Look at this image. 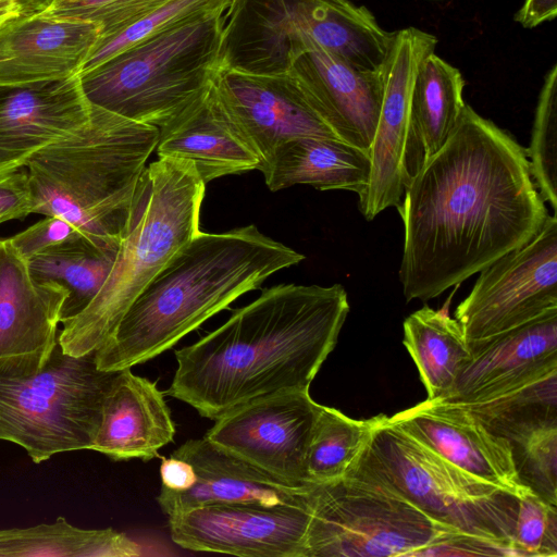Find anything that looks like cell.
<instances>
[{
	"mask_svg": "<svg viewBox=\"0 0 557 557\" xmlns=\"http://www.w3.org/2000/svg\"><path fill=\"white\" fill-rule=\"evenodd\" d=\"M66 288L35 277L28 262L0 239V372L39 370L58 343Z\"/></svg>",
	"mask_w": 557,
	"mask_h": 557,
	"instance_id": "obj_15",
	"label": "cell"
},
{
	"mask_svg": "<svg viewBox=\"0 0 557 557\" xmlns=\"http://www.w3.org/2000/svg\"><path fill=\"white\" fill-rule=\"evenodd\" d=\"M226 9L189 18L81 73L87 101L161 127L209 88L219 69Z\"/></svg>",
	"mask_w": 557,
	"mask_h": 557,
	"instance_id": "obj_7",
	"label": "cell"
},
{
	"mask_svg": "<svg viewBox=\"0 0 557 557\" xmlns=\"http://www.w3.org/2000/svg\"><path fill=\"white\" fill-rule=\"evenodd\" d=\"M448 399L475 403L557 370V310L491 338L471 350Z\"/></svg>",
	"mask_w": 557,
	"mask_h": 557,
	"instance_id": "obj_23",
	"label": "cell"
},
{
	"mask_svg": "<svg viewBox=\"0 0 557 557\" xmlns=\"http://www.w3.org/2000/svg\"><path fill=\"white\" fill-rule=\"evenodd\" d=\"M309 508L218 503L169 517L172 541L203 553L239 557H304Z\"/></svg>",
	"mask_w": 557,
	"mask_h": 557,
	"instance_id": "obj_12",
	"label": "cell"
},
{
	"mask_svg": "<svg viewBox=\"0 0 557 557\" xmlns=\"http://www.w3.org/2000/svg\"><path fill=\"white\" fill-rule=\"evenodd\" d=\"M433 519L358 466L319 484L304 557L502 556Z\"/></svg>",
	"mask_w": 557,
	"mask_h": 557,
	"instance_id": "obj_6",
	"label": "cell"
},
{
	"mask_svg": "<svg viewBox=\"0 0 557 557\" xmlns=\"http://www.w3.org/2000/svg\"><path fill=\"white\" fill-rule=\"evenodd\" d=\"M507 440L520 481L557 507V420L518 430Z\"/></svg>",
	"mask_w": 557,
	"mask_h": 557,
	"instance_id": "obj_32",
	"label": "cell"
},
{
	"mask_svg": "<svg viewBox=\"0 0 557 557\" xmlns=\"http://www.w3.org/2000/svg\"><path fill=\"white\" fill-rule=\"evenodd\" d=\"M172 455L193 466L196 482L180 493L161 487L157 499L168 517L218 503H260L312 509L319 484L287 482L205 437L185 442Z\"/></svg>",
	"mask_w": 557,
	"mask_h": 557,
	"instance_id": "obj_18",
	"label": "cell"
},
{
	"mask_svg": "<svg viewBox=\"0 0 557 557\" xmlns=\"http://www.w3.org/2000/svg\"><path fill=\"white\" fill-rule=\"evenodd\" d=\"M436 44L435 36L414 27L393 33L381 66L383 97L369 150V183L358 196L359 211L368 221L389 207L397 208L401 201L411 92L422 60L435 51Z\"/></svg>",
	"mask_w": 557,
	"mask_h": 557,
	"instance_id": "obj_13",
	"label": "cell"
},
{
	"mask_svg": "<svg viewBox=\"0 0 557 557\" xmlns=\"http://www.w3.org/2000/svg\"><path fill=\"white\" fill-rule=\"evenodd\" d=\"M90 112L79 74L0 85V174L25 168L38 151L85 125Z\"/></svg>",
	"mask_w": 557,
	"mask_h": 557,
	"instance_id": "obj_19",
	"label": "cell"
},
{
	"mask_svg": "<svg viewBox=\"0 0 557 557\" xmlns=\"http://www.w3.org/2000/svg\"><path fill=\"white\" fill-rule=\"evenodd\" d=\"M320 0H231L221 35L219 69L285 74L294 48L310 37Z\"/></svg>",
	"mask_w": 557,
	"mask_h": 557,
	"instance_id": "obj_20",
	"label": "cell"
},
{
	"mask_svg": "<svg viewBox=\"0 0 557 557\" xmlns=\"http://www.w3.org/2000/svg\"><path fill=\"white\" fill-rule=\"evenodd\" d=\"M388 420L466 472L518 498L532 492L517 474L509 441L492 433L465 406L425 399Z\"/></svg>",
	"mask_w": 557,
	"mask_h": 557,
	"instance_id": "obj_17",
	"label": "cell"
},
{
	"mask_svg": "<svg viewBox=\"0 0 557 557\" xmlns=\"http://www.w3.org/2000/svg\"><path fill=\"white\" fill-rule=\"evenodd\" d=\"M117 249L101 247L78 235L28 261L35 277L57 282L66 288L61 323L81 313L92 301L112 269Z\"/></svg>",
	"mask_w": 557,
	"mask_h": 557,
	"instance_id": "obj_29",
	"label": "cell"
},
{
	"mask_svg": "<svg viewBox=\"0 0 557 557\" xmlns=\"http://www.w3.org/2000/svg\"><path fill=\"white\" fill-rule=\"evenodd\" d=\"M23 15L21 0H0V27Z\"/></svg>",
	"mask_w": 557,
	"mask_h": 557,
	"instance_id": "obj_41",
	"label": "cell"
},
{
	"mask_svg": "<svg viewBox=\"0 0 557 557\" xmlns=\"http://www.w3.org/2000/svg\"><path fill=\"white\" fill-rule=\"evenodd\" d=\"M465 85L460 71L435 52L422 60L411 92L404 185L455 129L466 106Z\"/></svg>",
	"mask_w": 557,
	"mask_h": 557,
	"instance_id": "obj_26",
	"label": "cell"
},
{
	"mask_svg": "<svg viewBox=\"0 0 557 557\" xmlns=\"http://www.w3.org/2000/svg\"><path fill=\"white\" fill-rule=\"evenodd\" d=\"M288 73L341 140L370 150L383 97L381 69L358 70L305 35L292 51Z\"/></svg>",
	"mask_w": 557,
	"mask_h": 557,
	"instance_id": "obj_16",
	"label": "cell"
},
{
	"mask_svg": "<svg viewBox=\"0 0 557 557\" xmlns=\"http://www.w3.org/2000/svg\"><path fill=\"white\" fill-rule=\"evenodd\" d=\"M403 329V344L419 371L426 399H448L472 359L459 323L424 305L405 319Z\"/></svg>",
	"mask_w": 557,
	"mask_h": 557,
	"instance_id": "obj_27",
	"label": "cell"
},
{
	"mask_svg": "<svg viewBox=\"0 0 557 557\" xmlns=\"http://www.w3.org/2000/svg\"><path fill=\"white\" fill-rule=\"evenodd\" d=\"M90 107L85 125L26 164L34 213L61 216L92 243L119 248L159 128Z\"/></svg>",
	"mask_w": 557,
	"mask_h": 557,
	"instance_id": "obj_4",
	"label": "cell"
},
{
	"mask_svg": "<svg viewBox=\"0 0 557 557\" xmlns=\"http://www.w3.org/2000/svg\"><path fill=\"white\" fill-rule=\"evenodd\" d=\"M371 170L369 151L341 139L298 137L278 146L260 168L272 191L298 184L361 195Z\"/></svg>",
	"mask_w": 557,
	"mask_h": 557,
	"instance_id": "obj_25",
	"label": "cell"
},
{
	"mask_svg": "<svg viewBox=\"0 0 557 557\" xmlns=\"http://www.w3.org/2000/svg\"><path fill=\"white\" fill-rule=\"evenodd\" d=\"M141 546L111 528L79 529L63 517L53 523L0 530V557H136Z\"/></svg>",
	"mask_w": 557,
	"mask_h": 557,
	"instance_id": "obj_28",
	"label": "cell"
},
{
	"mask_svg": "<svg viewBox=\"0 0 557 557\" xmlns=\"http://www.w3.org/2000/svg\"><path fill=\"white\" fill-rule=\"evenodd\" d=\"M231 0H168L117 34L97 41L81 72H86L123 50L189 18L225 9Z\"/></svg>",
	"mask_w": 557,
	"mask_h": 557,
	"instance_id": "obj_34",
	"label": "cell"
},
{
	"mask_svg": "<svg viewBox=\"0 0 557 557\" xmlns=\"http://www.w3.org/2000/svg\"><path fill=\"white\" fill-rule=\"evenodd\" d=\"M460 405L492 433L507 438L518 430L557 420V370L503 394Z\"/></svg>",
	"mask_w": 557,
	"mask_h": 557,
	"instance_id": "obj_31",
	"label": "cell"
},
{
	"mask_svg": "<svg viewBox=\"0 0 557 557\" xmlns=\"http://www.w3.org/2000/svg\"><path fill=\"white\" fill-rule=\"evenodd\" d=\"M537 191L556 214L557 210V65L548 71L542 85L531 133L525 148Z\"/></svg>",
	"mask_w": 557,
	"mask_h": 557,
	"instance_id": "obj_33",
	"label": "cell"
},
{
	"mask_svg": "<svg viewBox=\"0 0 557 557\" xmlns=\"http://www.w3.org/2000/svg\"><path fill=\"white\" fill-rule=\"evenodd\" d=\"M168 0H54L38 15L91 22L100 39L125 29Z\"/></svg>",
	"mask_w": 557,
	"mask_h": 557,
	"instance_id": "obj_35",
	"label": "cell"
},
{
	"mask_svg": "<svg viewBox=\"0 0 557 557\" xmlns=\"http://www.w3.org/2000/svg\"><path fill=\"white\" fill-rule=\"evenodd\" d=\"M175 424L156 383L131 368L116 372L104 397L101 421L89 449L114 460H149L171 443Z\"/></svg>",
	"mask_w": 557,
	"mask_h": 557,
	"instance_id": "obj_24",
	"label": "cell"
},
{
	"mask_svg": "<svg viewBox=\"0 0 557 557\" xmlns=\"http://www.w3.org/2000/svg\"><path fill=\"white\" fill-rule=\"evenodd\" d=\"M53 1L54 0H41V8L38 14L42 13Z\"/></svg>",
	"mask_w": 557,
	"mask_h": 557,
	"instance_id": "obj_43",
	"label": "cell"
},
{
	"mask_svg": "<svg viewBox=\"0 0 557 557\" xmlns=\"http://www.w3.org/2000/svg\"><path fill=\"white\" fill-rule=\"evenodd\" d=\"M319 409L309 391L281 392L231 409L203 437L287 482L312 483L306 458Z\"/></svg>",
	"mask_w": 557,
	"mask_h": 557,
	"instance_id": "obj_11",
	"label": "cell"
},
{
	"mask_svg": "<svg viewBox=\"0 0 557 557\" xmlns=\"http://www.w3.org/2000/svg\"><path fill=\"white\" fill-rule=\"evenodd\" d=\"M516 556H557V507L530 492L518 498L513 535Z\"/></svg>",
	"mask_w": 557,
	"mask_h": 557,
	"instance_id": "obj_36",
	"label": "cell"
},
{
	"mask_svg": "<svg viewBox=\"0 0 557 557\" xmlns=\"http://www.w3.org/2000/svg\"><path fill=\"white\" fill-rule=\"evenodd\" d=\"M383 417L357 420L320 405L306 458L308 480L323 484L344 476L367 448Z\"/></svg>",
	"mask_w": 557,
	"mask_h": 557,
	"instance_id": "obj_30",
	"label": "cell"
},
{
	"mask_svg": "<svg viewBox=\"0 0 557 557\" xmlns=\"http://www.w3.org/2000/svg\"><path fill=\"white\" fill-rule=\"evenodd\" d=\"M557 15V0H524L515 21L524 28H534Z\"/></svg>",
	"mask_w": 557,
	"mask_h": 557,
	"instance_id": "obj_40",
	"label": "cell"
},
{
	"mask_svg": "<svg viewBox=\"0 0 557 557\" xmlns=\"http://www.w3.org/2000/svg\"><path fill=\"white\" fill-rule=\"evenodd\" d=\"M35 212L27 171L23 169L0 174V224L21 220Z\"/></svg>",
	"mask_w": 557,
	"mask_h": 557,
	"instance_id": "obj_38",
	"label": "cell"
},
{
	"mask_svg": "<svg viewBox=\"0 0 557 557\" xmlns=\"http://www.w3.org/2000/svg\"><path fill=\"white\" fill-rule=\"evenodd\" d=\"M355 465L441 523L516 556L518 497L449 462L388 416Z\"/></svg>",
	"mask_w": 557,
	"mask_h": 557,
	"instance_id": "obj_8",
	"label": "cell"
},
{
	"mask_svg": "<svg viewBox=\"0 0 557 557\" xmlns=\"http://www.w3.org/2000/svg\"><path fill=\"white\" fill-rule=\"evenodd\" d=\"M557 310V219L480 271L455 319L472 350L500 334Z\"/></svg>",
	"mask_w": 557,
	"mask_h": 557,
	"instance_id": "obj_10",
	"label": "cell"
},
{
	"mask_svg": "<svg viewBox=\"0 0 557 557\" xmlns=\"http://www.w3.org/2000/svg\"><path fill=\"white\" fill-rule=\"evenodd\" d=\"M99 38L91 22L44 15L8 22L0 27V85L78 75Z\"/></svg>",
	"mask_w": 557,
	"mask_h": 557,
	"instance_id": "obj_22",
	"label": "cell"
},
{
	"mask_svg": "<svg viewBox=\"0 0 557 557\" xmlns=\"http://www.w3.org/2000/svg\"><path fill=\"white\" fill-rule=\"evenodd\" d=\"M116 372L100 370L95 351L72 356L59 342L39 370L0 372V440L23 447L35 463L89 449Z\"/></svg>",
	"mask_w": 557,
	"mask_h": 557,
	"instance_id": "obj_9",
	"label": "cell"
},
{
	"mask_svg": "<svg viewBox=\"0 0 557 557\" xmlns=\"http://www.w3.org/2000/svg\"><path fill=\"white\" fill-rule=\"evenodd\" d=\"M304 259L252 224L224 233L199 231L150 281L95 351L97 367L120 371L157 357L238 297Z\"/></svg>",
	"mask_w": 557,
	"mask_h": 557,
	"instance_id": "obj_3",
	"label": "cell"
},
{
	"mask_svg": "<svg viewBox=\"0 0 557 557\" xmlns=\"http://www.w3.org/2000/svg\"><path fill=\"white\" fill-rule=\"evenodd\" d=\"M211 87L260 154L261 166L290 139H339L288 72L257 75L218 69Z\"/></svg>",
	"mask_w": 557,
	"mask_h": 557,
	"instance_id": "obj_14",
	"label": "cell"
},
{
	"mask_svg": "<svg viewBox=\"0 0 557 557\" xmlns=\"http://www.w3.org/2000/svg\"><path fill=\"white\" fill-rule=\"evenodd\" d=\"M399 281L428 301L529 243L548 213L525 148L466 104L445 144L404 185Z\"/></svg>",
	"mask_w": 557,
	"mask_h": 557,
	"instance_id": "obj_1",
	"label": "cell"
},
{
	"mask_svg": "<svg viewBox=\"0 0 557 557\" xmlns=\"http://www.w3.org/2000/svg\"><path fill=\"white\" fill-rule=\"evenodd\" d=\"M159 157L194 164L201 180L259 170L262 160L245 132L208 89L159 127Z\"/></svg>",
	"mask_w": 557,
	"mask_h": 557,
	"instance_id": "obj_21",
	"label": "cell"
},
{
	"mask_svg": "<svg viewBox=\"0 0 557 557\" xmlns=\"http://www.w3.org/2000/svg\"><path fill=\"white\" fill-rule=\"evenodd\" d=\"M82 235L61 216L50 215L9 237L14 250L27 262L38 253Z\"/></svg>",
	"mask_w": 557,
	"mask_h": 557,
	"instance_id": "obj_37",
	"label": "cell"
},
{
	"mask_svg": "<svg viewBox=\"0 0 557 557\" xmlns=\"http://www.w3.org/2000/svg\"><path fill=\"white\" fill-rule=\"evenodd\" d=\"M206 183L189 161L159 157L146 166L112 269L92 301L58 335L72 356L96 351L173 255L199 232Z\"/></svg>",
	"mask_w": 557,
	"mask_h": 557,
	"instance_id": "obj_5",
	"label": "cell"
},
{
	"mask_svg": "<svg viewBox=\"0 0 557 557\" xmlns=\"http://www.w3.org/2000/svg\"><path fill=\"white\" fill-rule=\"evenodd\" d=\"M341 284H278L220 327L175 351L166 395L215 420L247 401L309 391L349 312Z\"/></svg>",
	"mask_w": 557,
	"mask_h": 557,
	"instance_id": "obj_2",
	"label": "cell"
},
{
	"mask_svg": "<svg viewBox=\"0 0 557 557\" xmlns=\"http://www.w3.org/2000/svg\"><path fill=\"white\" fill-rule=\"evenodd\" d=\"M23 5L24 15H37L40 12L41 0H21Z\"/></svg>",
	"mask_w": 557,
	"mask_h": 557,
	"instance_id": "obj_42",
	"label": "cell"
},
{
	"mask_svg": "<svg viewBox=\"0 0 557 557\" xmlns=\"http://www.w3.org/2000/svg\"><path fill=\"white\" fill-rule=\"evenodd\" d=\"M161 487L171 492H184L196 482V473L193 466L174 455L163 458L160 466Z\"/></svg>",
	"mask_w": 557,
	"mask_h": 557,
	"instance_id": "obj_39",
	"label": "cell"
}]
</instances>
